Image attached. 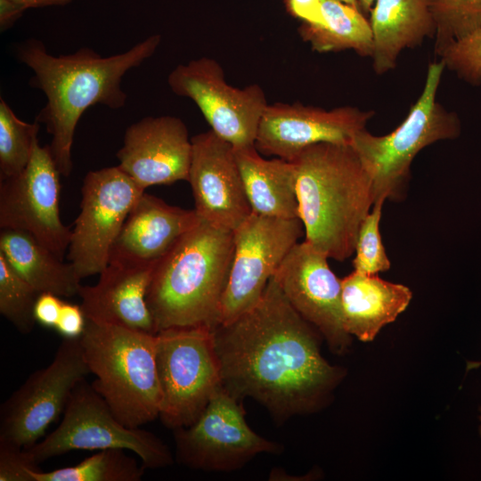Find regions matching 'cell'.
Instances as JSON below:
<instances>
[{
  "label": "cell",
  "mask_w": 481,
  "mask_h": 481,
  "mask_svg": "<svg viewBox=\"0 0 481 481\" xmlns=\"http://www.w3.org/2000/svg\"><path fill=\"white\" fill-rule=\"evenodd\" d=\"M317 330L271 278L251 309L213 329L221 385L240 401L256 400L280 424L321 409L344 371L322 357Z\"/></svg>",
  "instance_id": "1"
},
{
  "label": "cell",
  "mask_w": 481,
  "mask_h": 481,
  "mask_svg": "<svg viewBox=\"0 0 481 481\" xmlns=\"http://www.w3.org/2000/svg\"><path fill=\"white\" fill-rule=\"evenodd\" d=\"M161 42L155 34L126 52L102 57L89 47L75 53L52 55L44 43L29 38L18 44L17 60L34 73L29 84L46 98L36 121L52 136L49 144L61 175L69 177L73 168L71 148L78 120L91 106L118 110L127 95L121 87L125 74L154 54Z\"/></svg>",
  "instance_id": "2"
},
{
  "label": "cell",
  "mask_w": 481,
  "mask_h": 481,
  "mask_svg": "<svg viewBox=\"0 0 481 481\" xmlns=\"http://www.w3.org/2000/svg\"><path fill=\"white\" fill-rule=\"evenodd\" d=\"M305 240L342 262L374 204L372 178L351 144L320 143L291 160Z\"/></svg>",
  "instance_id": "3"
},
{
  "label": "cell",
  "mask_w": 481,
  "mask_h": 481,
  "mask_svg": "<svg viewBox=\"0 0 481 481\" xmlns=\"http://www.w3.org/2000/svg\"><path fill=\"white\" fill-rule=\"evenodd\" d=\"M233 249V232L201 220L158 261L146 297L156 333L219 324Z\"/></svg>",
  "instance_id": "4"
},
{
  "label": "cell",
  "mask_w": 481,
  "mask_h": 481,
  "mask_svg": "<svg viewBox=\"0 0 481 481\" xmlns=\"http://www.w3.org/2000/svg\"><path fill=\"white\" fill-rule=\"evenodd\" d=\"M157 334L86 319L80 343L92 383L116 418L137 428L159 418Z\"/></svg>",
  "instance_id": "5"
},
{
  "label": "cell",
  "mask_w": 481,
  "mask_h": 481,
  "mask_svg": "<svg viewBox=\"0 0 481 481\" xmlns=\"http://www.w3.org/2000/svg\"><path fill=\"white\" fill-rule=\"evenodd\" d=\"M444 69L442 60L428 65L422 93L394 131L376 136L363 129L354 136L351 145L372 178L374 203L403 200L415 156L437 141L459 135L457 116L436 102Z\"/></svg>",
  "instance_id": "6"
},
{
  "label": "cell",
  "mask_w": 481,
  "mask_h": 481,
  "mask_svg": "<svg viewBox=\"0 0 481 481\" xmlns=\"http://www.w3.org/2000/svg\"><path fill=\"white\" fill-rule=\"evenodd\" d=\"M59 426L26 451L37 465L71 451L122 449L139 457L145 469L174 463L168 447L153 433L125 426L92 384L81 381L73 390Z\"/></svg>",
  "instance_id": "7"
},
{
  "label": "cell",
  "mask_w": 481,
  "mask_h": 481,
  "mask_svg": "<svg viewBox=\"0 0 481 481\" xmlns=\"http://www.w3.org/2000/svg\"><path fill=\"white\" fill-rule=\"evenodd\" d=\"M156 365L161 393L159 418L172 430L191 425L221 385L213 329L179 327L159 331Z\"/></svg>",
  "instance_id": "8"
},
{
  "label": "cell",
  "mask_w": 481,
  "mask_h": 481,
  "mask_svg": "<svg viewBox=\"0 0 481 481\" xmlns=\"http://www.w3.org/2000/svg\"><path fill=\"white\" fill-rule=\"evenodd\" d=\"M173 433L177 462L207 472L234 471L259 453L280 454L283 451L281 444L251 429L242 401L222 385L191 425Z\"/></svg>",
  "instance_id": "9"
},
{
  "label": "cell",
  "mask_w": 481,
  "mask_h": 481,
  "mask_svg": "<svg viewBox=\"0 0 481 481\" xmlns=\"http://www.w3.org/2000/svg\"><path fill=\"white\" fill-rule=\"evenodd\" d=\"M89 373L80 338H62L50 364L31 373L1 405L0 443L23 449L37 443Z\"/></svg>",
  "instance_id": "10"
},
{
  "label": "cell",
  "mask_w": 481,
  "mask_h": 481,
  "mask_svg": "<svg viewBox=\"0 0 481 481\" xmlns=\"http://www.w3.org/2000/svg\"><path fill=\"white\" fill-rule=\"evenodd\" d=\"M145 192L118 166L89 171L81 187L68 259L78 277L100 273L134 205Z\"/></svg>",
  "instance_id": "11"
},
{
  "label": "cell",
  "mask_w": 481,
  "mask_h": 481,
  "mask_svg": "<svg viewBox=\"0 0 481 481\" xmlns=\"http://www.w3.org/2000/svg\"><path fill=\"white\" fill-rule=\"evenodd\" d=\"M303 234L299 218L254 212L233 231V256L219 324L232 322L260 300L269 281Z\"/></svg>",
  "instance_id": "12"
},
{
  "label": "cell",
  "mask_w": 481,
  "mask_h": 481,
  "mask_svg": "<svg viewBox=\"0 0 481 481\" xmlns=\"http://www.w3.org/2000/svg\"><path fill=\"white\" fill-rule=\"evenodd\" d=\"M167 84L178 96L192 100L218 136L235 149L255 146L268 102L257 84L238 88L227 84L218 61L201 57L177 65Z\"/></svg>",
  "instance_id": "13"
},
{
  "label": "cell",
  "mask_w": 481,
  "mask_h": 481,
  "mask_svg": "<svg viewBox=\"0 0 481 481\" xmlns=\"http://www.w3.org/2000/svg\"><path fill=\"white\" fill-rule=\"evenodd\" d=\"M60 175L50 146L37 141L26 168L0 181V227L31 234L63 259L71 230L60 216Z\"/></svg>",
  "instance_id": "14"
},
{
  "label": "cell",
  "mask_w": 481,
  "mask_h": 481,
  "mask_svg": "<svg viewBox=\"0 0 481 481\" xmlns=\"http://www.w3.org/2000/svg\"><path fill=\"white\" fill-rule=\"evenodd\" d=\"M328 257L307 241L298 242L283 259L273 280L291 306L325 338L330 349L342 355L351 344L343 325L341 279Z\"/></svg>",
  "instance_id": "15"
},
{
  "label": "cell",
  "mask_w": 481,
  "mask_h": 481,
  "mask_svg": "<svg viewBox=\"0 0 481 481\" xmlns=\"http://www.w3.org/2000/svg\"><path fill=\"white\" fill-rule=\"evenodd\" d=\"M373 114L350 106L324 110L299 102H274L265 110L255 146L264 155L291 161L316 143L351 144Z\"/></svg>",
  "instance_id": "16"
},
{
  "label": "cell",
  "mask_w": 481,
  "mask_h": 481,
  "mask_svg": "<svg viewBox=\"0 0 481 481\" xmlns=\"http://www.w3.org/2000/svg\"><path fill=\"white\" fill-rule=\"evenodd\" d=\"M188 180L200 220L233 232L252 213L235 148L209 130L192 137Z\"/></svg>",
  "instance_id": "17"
},
{
  "label": "cell",
  "mask_w": 481,
  "mask_h": 481,
  "mask_svg": "<svg viewBox=\"0 0 481 481\" xmlns=\"http://www.w3.org/2000/svg\"><path fill=\"white\" fill-rule=\"evenodd\" d=\"M192 143L184 122L174 116L145 117L125 131L118 167L141 188L187 181Z\"/></svg>",
  "instance_id": "18"
},
{
  "label": "cell",
  "mask_w": 481,
  "mask_h": 481,
  "mask_svg": "<svg viewBox=\"0 0 481 481\" xmlns=\"http://www.w3.org/2000/svg\"><path fill=\"white\" fill-rule=\"evenodd\" d=\"M157 263L109 262L95 285L79 289L86 319L157 334L146 301Z\"/></svg>",
  "instance_id": "19"
},
{
  "label": "cell",
  "mask_w": 481,
  "mask_h": 481,
  "mask_svg": "<svg viewBox=\"0 0 481 481\" xmlns=\"http://www.w3.org/2000/svg\"><path fill=\"white\" fill-rule=\"evenodd\" d=\"M200 221L194 209L171 206L144 192L126 217L109 262L159 261Z\"/></svg>",
  "instance_id": "20"
},
{
  "label": "cell",
  "mask_w": 481,
  "mask_h": 481,
  "mask_svg": "<svg viewBox=\"0 0 481 481\" xmlns=\"http://www.w3.org/2000/svg\"><path fill=\"white\" fill-rule=\"evenodd\" d=\"M412 297L411 289L403 284L354 270L341 279L344 329L363 342L371 341L407 308Z\"/></svg>",
  "instance_id": "21"
},
{
  "label": "cell",
  "mask_w": 481,
  "mask_h": 481,
  "mask_svg": "<svg viewBox=\"0 0 481 481\" xmlns=\"http://www.w3.org/2000/svg\"><path fill=\"white\" fill-rule=\"evenodd\" d=\"M373 69L379 75L394 69L400 53L435 36L428 0H375L371 10Z\"/></svg>",
  "instance_id": "22"
},
{
  "label": "cell",
  "mask_w": 481,
  "mask_h": 481,
  "mask_svg": "<svg viewBox=\"0 0 481 481\" xmlns=\"http://www.w3.org/2000/svg\"><path fill=\"white\" fill-rule=\"evenodd\" d=\"M252 212L278 218H299L294 164L281 158L266 159L256 146L235 149Z\"/></svg>",
  "instance_id": "23"
},
{
  "label": "cell",
  "mask_w": 481,
  "mask_h": 481,
  "mask_svg": "<svg viewBox=\"0 0 481 481\" xmlns=\"http://www.w3.org/2000/svg\"><path fill=\"white\" fill-rule=\"evenodd\" d=\"M0 254L40 293L50 292L61 298L78 295L81 279L72 264L64 263L31 234L20 230L1 229Z\"/></svg>",
  "instance_id": "24"
},
{
  "label": "cell",
  "mask_w": 481,
  "mask_h": 481,
  "mask_svg": "<svg viewBox=\"0 0 481 481\" xmlns=\"http://www.w3.org/2000/svg\"><path fill=\"white\" fill-rule=\"evenodd\" d=\"M324 25L303 22L302 38L320 53L352 49L361 56H372L373 35L361 10L338 0H321Z\"/></svg>",
  "instance_id": "25"
},
{
  "label": "cell",
  "mask_w": 481,
  "mask_h": 481,
  "mask_svg": "<svg viewBox=\"0 0 481 481\" xmlns=\"http://www.w3.org/2000/svg\"><path fill=\"white\" fill-rule=\"evenodd\" d=\"M125 451H98L74 466L50 471L35 469L30 477L32 481H140L146 469Z\"/></svg>",
  "instance_id": "26"
},
{
  "label": "cell",
  "mask_w": 481,
  "mask_h": 481,
  "mask_svg": "<svg viewBox=\"0 0 481 481\" xmlns=\"http://www.w3.org/2000/svg\"><path fill=\"white\" fill-rule=\"evenodd\" d=\"M40 123L20 119L3 97H0V181L20 174L28 166Z\"/></svg>",
  "instance_id": "27"
},
{
  "label": "cell",
  "mask_w": 481,
  "mask_h": 481,
  "mask_svg": "<svg viewBox=\"0 0 481 481\" xmlns=\"http://www.w3.org/2000/svg\"><path fill=\"white\" fill-rule=\"evenodd\" d=\"M39 295L0 254V314L21 334H29L35 327L34 308Z\"/></svg>",
  "instance_id": "28"
},
{
  "label": "cell",
  "mask_w": 481,
  "mask_h": 481,
  "mask_svg": "<svg viewBox=\"0 0 481 481\" xmlns=\"http://www.w3.org/2000/svg\"><path fill=\"white\" fill-rule=\"evenodd\" d=\"M436 27V53L481 27V0H428Z\"/></svg>",
  "instance_id": "29"
},
{
  "label": "cell",
  "mask_w": 481,
  "mask_h": 481,
  "mask_svg": "<svg viewBox=\"0 0 481 481\" xmlns=\"http://www.w3.org/2000/svg\"><path fill=\"white\" fill-rule=\"evenodd\" d=\"M384 202L379 200L373 204L372 210L366 216L359 229L353 266L355 271L362 273L378 274L389 270L391 266L379 232Z\"/></svg>",
  "instance_id": "30"
},
{
  "label": "cell",
  "mask_w": 481,
  "mask_h": 481,
  "mask_svg": "<svg viewBox=\"0 0 481 481\" xmlns=\"http://www.w3.org/2000/svg\"><path fill=\"white\" fill-rule=\"evenodd\" d=\"M438 55L444 68L455 71L467 82L481 83V27L452 42Z\"/></svg>",
  "instance_id": "31"
},
{
  "label": "cell",
  "mask_w": 481,
  "mask_h": 481,
  "mask_svg": "<svg viewBox=\"0 0 481 481\" xmlns=\"http://www.w3.org/2000/svg\"><path fill=\"white\" fill-rule=\"evenodd\" d=\"M39 469L23 448L0 443V481H32L30 471Z\"/></svg>",
  "instance_id": "32"
},
{
  "label": "cell",
  "mask_w": 481,
  "mask_h": 481,
  "mask_svg": "<svg viewBox=\"0 0 481 481\" xmlns=\"http://www.w3.org/2000/svg\"><path fill=\"white\" fill-rule=\"evenodd\" d=\"M86 325V317L81 306L63 301L54 330L62 338H79Z\"/></svg>",
  "instance_id": "33"
},
{
  "label": "cell",
  "mask_w": 481,
  "mask_h": 481,
  "mask_svg": "<svg viewBox=\"0 0 481 481\" xmlns=\"http://www.w3.org/2000/svg\"><path fill=\"white\" fill-rule=\"evenodd\" d=\"M62 304L63 300H61V297L53 293H40L34 308L36 322L43 327L54 329Z\"/></svg>",
  "instance_id": "34"
},
{
  "label": "cell",
  "mask_w": 481,
  "mask_h": 481,
  "mask_svg": "<svg viewBox=\"0 0 481 481\" xmlns=\"http://www.w3.org/2000/svg\"><path fill=\"white\" fill-rule=\"evenodd\" d=\"M287 4L289 12L303 22L324 25L321 0H288Z\"/></svg>",
  "instance_id": "35"
},
{
  "label": "cell",
  "mask_w": 481,
  "mask_h": 481,
  "mask_svg": "<svg viewBox=\"0 0 481 481\" xmlns=\"http://www.w3.org/2000/svg\"><path fill=\"white\" fill-rule=\"evenodd\" d=\"M28 10L24 5L13 0H0V30L4 32Z\"/></svg>",
  "instance_id": "36"
},
{
  "label": "cell",
  "mask_w": 481,
  "mask_h": 481,
  "mask_svg": "<svg viewBox=\"0 0 481 481\" xmlns=\"http://www.w3.org/2000/svg\"><path fill=\"white\" fill-rule=\"evenodd\" d=\"M27 9L45 6H63L70 4L73 0H13Z\"/></svg>",
  "instance_id": "37"
},
{
  "label": "cell",
  "mask_w": 481,
  "mask_h": 481,
  "mask_svg": "<svg viewBox=\"0 0 481 481\" xmlns=\"http://www.w3.org/2000/svg\"><path fill=\"white\" fill-rule=\"evenodd\" d=\"M361 11L371 12L375 0H358Z\"/></svg>",
  "instance_id": "38"
},
{
  "label": "cell",
  "mask_w": 481,
  "mask_h": 481,
  "mask_svg": "<svg viewBox=\"0 0 481 481\" xmlns=\"http://www.w3.org/2000/svg\"><path fill=\"white\" fill-rule=\"evenodd\" d=\"M480 365H481V362H469L468 364H467V371H469V370L474 369V368H477ZM479 420L481 421V408H480ZM479 433H480V436H481V425L479 427Z\"/></svg>",
  "instance_id": "39"
},
{
  "label": "cell",
  "mask_w": 481,
  "mask_h": 481,
  "mask_svg": "<svg viewBox=\"0 0 481 481\" xmlns=\"http://www.w3.org/2000/svg\"><path fill=\"white\" fill-rule=\"evenodd\" d=\"M340 2H343L345 4L353 5L355 7H357L361 10L358 0H338Z\"/></svg>",
  "instance_id": "40"
}]
</instances>
